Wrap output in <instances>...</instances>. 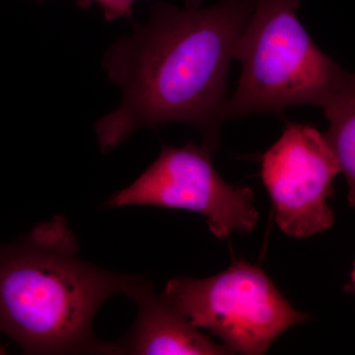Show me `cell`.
Instances as JSON below:
<instances>
[{"label":"cell","mask_w":355,"mask_h":355,"mask_svg":"<svg viewBox=\"0 0 355 355\" xmlns=\"http://www.w3.org/2000/svg\"><path fill=\"white\" fill-rule=\"evenodd\" d=\"M254 0L207 7L159 2L148 21L106 51L103 67L123 92L120 106L96 123L103 153L141 128L180 123L197 128L216 153L226 121L228 72Z\"/></svg>","instance_id":"6da1fadb"},{"label":"cell","mask_w":355,"mask_h":355,"mask_svg":"<svg viewBox=\"0 0 355 355\" xmlns=\"http://www.w3.org/2000/svg\"><path fill=\"white\" fill-rule=\"evenodd\" d=\"M64 217L0 244V333L27 354H116L93 322L118 294L130 297L140 275L109 272L79 258Z\"/></svg>","instance_id":"7a4b0ae2"},{"label":"cell","mask_w":355,"mask_h":355,"mask_svg":"<svg viewBox=\"0 0 355 355\" xmlns=\"http://www.w3.org/2000/svg\"><path fill=\"white\" fill-rule=\"evenodd\" d=\"M301 0H254L235 46L242 65L226 120L280 114L298 105L321 108L354 73L323 53L298 17Z\"/></svg>","instance_id":"3957f363"},{"label":"cell","mask_w":355,"mask_h":355,"mask_svg":"<svg viewBox=\"0 0 355 355\" xmlns=\"http://www.w3.org/2000/svg\"><path fill=\"white\" fill-rule=\"evenodd\" d=\"M162 298L233 354H266L284 331L310 317L294 309L259 266L237 261L209 279L168 280Z\"/></svg>","instance_id":"277c9868"},{"label":"cell","mask_w":355,"mask_h":355,"mask_svg":"<svg viewBox=\"0 0 355 355\" xmlns=\"http://www.w3.org/2000/svg\"><path fill=\"white\" fill-rule=\"evenodd\" d=\"M212 155L203 144L164 146L153 164L132 184L112 195L105 207L153 205L198 212L220 241L236 232H252L260 218L253 191L224 181Z\"/></svg>","instance_id":"5b68a950"},{"label":"cell","mask_w":355,"mask_h":355,"mask_svg":"<svg viewBox=\"0 0 355 355\" xmlns=\"http://www.w3.org/2000/svg\"><path fill=\"white\" fill-rule=\"evenodd\" d=\"M340 173L323 133L312 125H287L261 160V180L280 230L307 238L330 229L335 222L330 198Z\"/></svg>","instance_id":"8992f818"},{"label":"cell","mask_w":355,"mask_h":355,"mask_svg":"<svg viewBox=\"0 0 355 355\" xmlns=\"http://www.w3.org/2000/svg\"><path fill=\"white\" fill-rule=\"evenodd\" d=\"M139 312L127 335L116 340V354L228 355L233 352L218 345L173 309L157 295L153 282L140 277L130 295Z\"/></svg>","instance_id":"52a82bcc"},{"label":"cell","mask_w":355,"mask_h":355,"mask_svg":"<svg viewBox=\"0 0 355 355\" xmlns=\"http://www.w3.org/2000/svg\"><path fill=\"white\" fill-rule=\"evenodd\" d=\"M321 108L329 121L328 132L323 133L335 153L347 186L350 207L355 203V78L347 79L327 98Z\"/></svg>","instance_id":"ba28073f"},{"label":"cell","mask_w":355,"mask_h":355,"mask_svg":"<svg viewBox=\"0 0 355 355\" xmlns=\"http://www.w3.org/2000/svg\"><path fill=\"white\" fill-rule=\"evenodd\" d=\"M139 0H83L79 6L88 8L93 2H97L102 7L105 19L114 21L119 18L130 19L132 15V7ZM156 1V0H151Z\"/></svg>","instance_id":"9c48e42d"},{"label":"cell","mask_w":355,"mask_h":355,"mask_svg":"<svg viewBox=\"0 0 355 355\" xmlns=\"http://www.w3.org/2000/svg\"><path fill=\"white\" fill-rule=\"evenodd\" d=\"M202 0H184V6L200 7L202 6Z\"/></svg>","instance_id":"30bf717a"},{"label":"cell","mask_w":355,"mask_h":355,"mask_svg":"<svg viewBox=\"0 0 355 355\" xmlns=\"http://www.w3.org/2000/svg\"><path fill=\"white\" fill-rule=\"evenodd\" d=\"M39 1H43V0H39ZM81 1H83V0H77V3H78V6L81 3Z\"/></svg>","instance_id":"8fae6325"}]
</instances>
